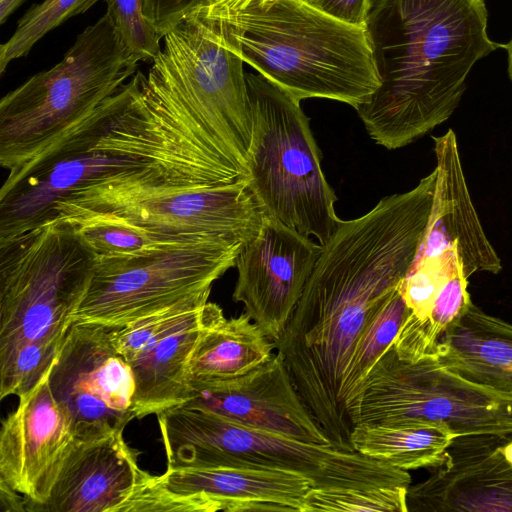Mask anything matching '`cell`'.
Wrapping results in <instances>:
<instances>
[{
  "mask_svg": "<svg viewBox=\"0 0 512 512\" xmlns=\"http://www.w3.org/2000/svg\"><path fill=\"white\" fill-rule=\"evenodd\" d=\"M503 47L507 51L508 75L512 82V38L506 45H503Z\"/></svg>",
  "mask_w": 512,
  "mask_h": 512,
  "instance_id": "8d00e7d4",
  "label": "cell"
},
{
  "mask_svg": "<svg viewBox=\"0 0 512 512\" xmlns=\"http://www.w3.org/2000/svg\"><path fill=\"white\" fill-rule=\"evenodd\" d=\"M435 357L462 378L512 395V324L473 302L442 335Z\"/></svg>",
  "mask_w": 512,
  "mask_h": 512,
  "instance_id": "7402d4cb",
  "label": "cell"
},
{
  "mask_svg": "<svg viewBox=\"0 0 512 512\" xmlns=\"http://www.w3.org/2000/svg\"><path fill=\"white\" fill-rule=\"evenodd\" d=\"M189 386L191 396L183 405L214 412L251 428L331 445L277 352L243 375L192 381Z\"/></svg>",
  "mask_w": 512,
  "mask_h": 512,
  "instance_id": "ac0fdd59",
  "label": "cell"
},
{
  "mask_svg": "<svg viewBox=\"0 0 512 512\" xmlns=\"http://www.w3.org/2000/svg\"><path fill=\"white\" fill-rule=\"evenodd\" d=\"M139 61L107 13L86 27L60 62L1 98V167L15 170L40 154L116 93Z\"/></svg>",
  "mask_w": 512,
  "mask_h": 512,
  "instance_id": "5b68a950",
  "label": "cell"
},
{
  "mask_svg": "<svg viewBox=\"0 0 512 512\" xmlns=\"http://www.w3.org/2000/svg\"><path fill=\"white\" fill-rule=\"evenodd\" d=\"M436 185L427 226L409 269L438 284L476 272L498 274L501 260L484 233L462 169L456 135L433 136Z\"/></svg>",
  "mask_w": 512,
  "mask_h": 512,
  "instance_id": "9a60e30c",
  "label": "cell"
},
{
  "mask_svg": "<svg viewBox=\"0 0 512 512\" xmlns=\"http://www.w3.org/2000/svg\"><path fill=\"white\" fill-rule=\"evenodd\" d=\"M26 0H0V24H4L10 15Z\"/></svg>",
  "mask_w": 512,
  "mask_h": 512,
  "instance_id": "d590c367",
  "label": "cell"
},
{
  "mask_svg": "<svg viewBox=\"0 0 512 512\" xmlns=\"http://www.w3.org/2000/svg\"><path fill=\"white\" fill-rule=\"evenodd\" d=\"M214 512L213 506L201 493H180L163 486L158 475L149 480L134 494L123 512Z\"/></svg>",
  "mask_w": 512,
  "mask_h": 512,
  "instance_id": "4dcf8cb0",
  "label": "cell"
},
{
  "mask_svg": "<svg viewBox=\"0 0 512 512\" xmlns=\"http://www.w3.org/2000/svg\"><path fill=\"white\" fill-rule=\"evenodd\" d=\"M275 344L246 313L221 316L201 332L188 362V381L243 375L273 355Z\"/></svg>",
  "mask_w": 512,
  "mask_h": 512,
  "instance_id": "603a6c76",
  "label": "cell"
},
{
  "mask_svg": "<svg viewBox=\"0 0 512 512\" xmlns=\"http://www.w3.org/2000/svg\"><path fill=\"white\" fill-rule=\"evenodd\" d=\"M0 506L4 512H23L26 511V498L0 481Z\"/></svg>",
  "mask_w": 512,
  "mask_h": 512,
  "instance_id": "e575fe53",
  "label": "cell"
},
{
  "mask_svg": "<svg viewBox=\"0 0 512 512\" xmlns=\"http://www.w3.org/2000/svg\"><path fill=\"white\" fill-rule=\"evenodd\" d=\"M252 1L257 2L259 5H268V4L273 3L276 0H252Z\"/></svg>",
  "mask_w": 512,
  "mask_h": 512,
  "instance_id": "74e56055",
  "label": "cell"
},
{
  "mask_svg": "<svg viewBox=\"0 0 512 512\" xmlns=\"http://www.w3.org/2000/svg\"><path fill=\"white\" fill-rule=\"evenodd\" d=\"M407 265L386 239L344 232L323 247L274 342L300 397L337 449L354 451L343 385L368 321L399 290Z\"/></svg>",
  "mask_w": 512,
  "mask_h": 512,
  "instance_id": "7a4b0ae2",
  "label": "cell"
},
{
  "mask_svg": "<svg viewBox=\"0 0 512 512\" xmlns=\"http://www.w3.org/2000/svg\"><path fill=\"white\" fill-rule=\"evenodd\" d=\"M323 13L347 24L365 26L371 0H307Z\"/></svg>",
  "mask_w": 512,
  "mask_h": 512,
  "instance_id": "d6a6232c",
  "label": "cell"
},
{
  "mask_svg": "<svg viewBox=\"0 0 512 512\" xmlns=\"http://www.w3.org/2000/svg\"><path fill=\"white\" fill-rule=\"evenodd\" d=\"M58 222L72 225L97 258L132 256L167 248L240 245L158 234L102 216Z\"/></svg>",
  "mask_w": 512,
  "mask_h": 512,
  "instance_id": "d4e9b609",
  "label": "cell"
},
{
  "mask_svg": "<svg viewBox=\"0 0 512 512\" xmlns=\"http://www.w3.org/2000/svg\"><path fill=\"white\" fill-rule=\"evenodd\" d=\"M487 25L485 0H371L380 85L356 111L376 144L402 148L450 118L473 66L503 47Z\"/></svg>",
  "mask_w": 512,
  "mask_h": 512,
  "instance_id": "6da1fadb",
  "label": "cell"
},
{
  "mask_svg": "<svg viewBox=\"0 0 512 512\" xmlns=\"http://www.w3.org/2000/svg\"><path fill=\"white\" fill-rule=\"evenodd\" d=\"M167 469L219 465L300 474L314 488L409 487L410 474L357 451L251 428L214 412L180 405L157 414Z\"/></svg>",
  "mask_w": 512,
  "mask_h": 512,
  "instance_id": "8992f818",
  "label": "cell"
},
{
  "mask_svg": "<svg viewBox=\"0 0 512 512\" xmlns=\"http://www.w3.org/2000/svg\"><path fill=\"white\" fill-rule=\"evenodd\" d=\"M252 0H210L209 3L196 11L210 19H223L242 9Z\"/></svg>",
  "mask_w": 512,
  "mask_h": 512,
  "instance_id": "836d02e7",
  "label": "cell"
},
{
  "mask_svg": "<svg viewBox=\"0 0 512 512\" xmlns=\"http://www.w3.org/2000/svg\"><path fill=\"white\" fill-rule=\"evenodd\" d=\"M48 376L19 397L0 430V481L26 498L28 512L49 498L75 440Z\"/></svg>",
  "mask_w": 512,
  "mask_h": 512,
  "instance_id": "e0dca14e",
  "label": "cell"
},
{
  "mask_svg": "<svg viewBox=\"0 0 512 512\" xmlns=\"http://www.w3.org/2000/svg\"><path fill=\"white\" fill-rule=\"evenodd\" d=\"M162 39L146 79L249 174L252 115L245 62L220 22L194 11Z\"/></svg>",
  "mask_w": 512,
  "mask_h": 512,
  "instance_id": "ba28073f",
  "label": "cell"
},
{
  "mask_svg": "<svg viewBox=\"0 0 512 512\" xmlns=\"http://www.w3.org/2000/svg\"><path fill=\"white\" fill-rule=\"evenodd\" d=\"M354 425L429 421L457 435L512 431V395L475 384L435 355L401 360L394 345L374 364L348 406Z\"/></svg>",
  "mask_w": 512,
  "mask_h": 512,
  "instance_id": "8fae6325",
  "label": "cell"
},
{
  "mask_svg": "<svg viewBox=\"0 0 512 512\" xmlns=\"http://www.w3.org/2000/svg\"><path fill=\"white\" fill-rule=\"evenodd\" d=\"M246 80L252 115L248 185L265 216L323 246L341 219L301 101L260 74L246 73Z\"/></svg>",
  "mask_w": 512,
  "mask_h": 512,
  "instance_id": "52a82bcc",
  "label": "cell"
},
{
  "mask_svg": "<svg viewBox=\"0 0 512 512\" xmlns=\"http://www.w3.org/2000/svg\"><path fill=\"white\" fill-rule=\"evenodd\" d=\"M408 488L402 486L372 488L312 487L305 496L302 512H408Z\"/></svg>",
  "mask_w": 512,
  "mask_h": 512,
  "instance_id": "f1b7e54d",
  "label": "cell"
},
{
  "mask_svg": "<svg viewBox=\"0 0 512 512\" xmlns=\"http://www.w3.org/2000/svg\"><path fill=\"white\" fill-rule=\"evenodd\" d=\"M208 299H192L111 328L116 349L133 371L136 419L157 415L190 399V355L202 330L224 315L221 307Z\"/></svg>",
  "mask_w": 512,
  "mask_h": 512,
  "instance_id": "5bb4252c",
  "label": "cell"
},
{
  "mask_svg": "<svg viewBox=\"0 0 512 512\" xmlns=\"http://www.w3.org/2000/svg\"><path fill=\"white\" fill-rule=\"evenodd\" d=\"M125 84L40 154L9 171L0 190V239L46 224L55 206L74 192L126 177L188 181L170 144Z\"/></svg>",
  "mask_w": 512,
  "mask_h": 512,
  "instance_id": "3957f363",
  "label": "cell"
},
{
  "mask_svg": "<svg viewBox=\"0 0 512 512\" xmlns=\"http://www.w3.org/2000/svg\"><path fill=\"white\" fill-rule=\"evenodd\" d=\"M210 0H143V13L159 37L169 32L186 15L205 7Z\"/></svg>",
  "mask_w": 512,
  "mask_h": 512,
  "instance_id": "1f68e13d",
  "label": "cell"
},
{
  "mask_svg": "<svg viewBox=\"0 0 512 512\" xmlns=\"http://www.w3.org/2000/svg\"><path fill=\"white\" fill-rule=\"evenodd\" d=\"M138 455L123 431L75 439L49 498L36 512H123L151 476L139 467Z\"/></svg>",
  "mask_w": 512,
  "mask_h": 512,
  "instance_id": "ffe728a7",
  "label": "cell"
},
{
  "mask_svg": "<svg viewBox=\"0 0 512 512\" xmlns=\"http://www.w3.org/2000/svg\"><path fill=\"white\" fill-rule=\"evenodd\" d=\"M321 251L310 237L268 216L240 249L233 300L271 341L281 337Z\"/></svg>",
  "mask_w": 512,
  "mask_h": 512,
  "instance_id": "2e32d148",
  "label": "cell"
},
{
  "mask_svg": "<svg viewBox=\"0 0 512 512\" xmlns=\"http://www.w3.org/2000/svg\"><path fill=\"white\" fill-rule=\"evenodd\" d=\"M66 335L0 344V397H21L51 371Z\"/></svg>",
  "mask_w": 512,
  "mask_h": 512,
  "instance_id": "484cf974",
  "label": "cell"
},
{
  "mask_svg": "<svg viewBox=\"0 0 512 512\" xmlns=\"http://www.w3.org/2000/svg\"><path fill=\"white\" fill-rule=\"evenodd\" d=\"M408 311L398 290L366 324L356 344L344 380L343 396L347 411L350 402L374 364L394 342Z\"/></svg>",
  "mask_w": 512,
  "mask_h": 512,
  "instance_id": "4316f807",
  "label": "cell"
},
{
  "mask_svg": "<svg viewBox=\"0 0 512 512\" xmlns=\"http://www.w3.org/2000/svg\"><path fill=\"white\" fill-rule=\"evenodd\" d=\"M98 1L107 4L106 13L124 45L140 61H153L161 50V38L145 19L143 0H87L83 13Z\"/></svg>",
  "mask_w": 512,
  "mask_h": 512,
  "instance_id": "f546056e",
  "label": "cell"
},
{
  "mask_svg": "<svg viewBox=\"0 0 512 512\" xmlns=\"http://www.w3.org/2000/svg\"><path fill=\"white\" fill-rule=\"evenodd\" d=\"M243 245L167 248L97 258L73 320L109 328L209 297L213 283L235 267Z\"/></svg>",
  "mask_w": 512,
  "mask_h": 512,
  "instance_id": "7c38bea8",
  "label": "cell"
},
{
  "mask_svg": "<svg viewBox=\"0 0 512 512\" xmlns=\"http://www.w3.org/2000/svg\"><path fill=\"white\" fill-rule=\"evenodd\" d=\"M86 1L44 0L33 4L18 20L10 39L0 46V75L11 61L26 57L48 32L69 18L82 14Z\"/></svg>",
  "mask_w": 512,
  "mask_h": 512,
  "instance_id": "83f0119b",
  "label": "cell"
},
{
  "mask_svg": "<svg viewBox=\"0 0 512 512\" xmlns=\"http://www.w3.org/2000/svg\"><path fill=\"white\" fill-rule=\"evenodd\" d=\"M96 263L68 223L0 239V344L65 335Z\"/></svg>",
  "mask_w": 512,
  "mask_h": 512,
  "instance_id": "9c48e42d",
  "label": "cell"
},
{
  "mask_svg": "<svg viewBox=\"0 0 512 512\" xmlns=\"http://www.w3.org/2000/svg\"><path fill=\"white\" fill-rule=\"evenodd\" d=\"M457 436L447 425L429 421L354 425L350 442L354 451L401 470L439 466Z\"/></svg>",
  "mask_w": 512,
  "mask_h": 512,
  "instance_id": "cb8c5ba5",
  "label": "cell"
},
{
  "mask_svg": "<svg viewBox=\"0 0 512 512\" xmlns=\"http://www.w3.org/2000/svg\"><path fill=\"white\" fill-rule=\"evenodd\" d=\"M48 381L76 440L124 431L136 419L133 371L109 327L74 321Z\"/></svg>",
  "mask_w": 512,
  "mask_h": 512,
  "instance_id": "4fadbf2b",
  "label": "cell"
},
{
  "mask_svg": "<svg viewBox=\"0 0 512 512\" xmlns=\"http://www.w3.org/2000/svg\"><path fill=\"white\" fill-rule=\"evenodd\" d=\"M215 20L245 63L299 101L325 98L357 109L380 85L366 27L339 21L307 0L251 1Z\"/></svg>",
  "mask_w": 512,
  "mask_h": 512,
  "instance_id": "277c9868",
  "label": "cell"
},
{
  "mask_svg": "<svg viewBox=\"0 0 512 512\" xmlns=\"http://www.w3.org/2000/svg\"><path fill=\"white\" fill-rule=\"evenodd\" d=\"M498 441L457 435L430 476L409 486L408 512H512V462Z\"/></svg>",
  "mask_w": 512,
  "mask_h": 512,
  "instance_id": "d6986e66",
  "label": "cell"
},
{
  "mask_svg": "<svg viewBox=\"0 0 512 512\" xmlns=\"http://www.w3.org/2000/svg\"><path fill=\"white\" fill-rule=\"evenodd\" d=\"M158 480L175 492L201 493L214 512H302L313 487L300 474L231 465L166 469Z\"/></svg>",
  "mask_w": 512,
  "mask_h": 512,
  "instance_id": "44dd1931",
  "label": "cell"
},
{
  "mask_svg": "<svg viewBox=\"0 0 512 512\" xmlns=\"http://www.w3.org/2000/svg\"><path fill=\"white\" fill-rule=\"evenodd\" d=\"M93 216L173 237L241 245L259 232L265 217L248 182L217 188L107 182L60 201L47 223Z\"/></svg>",
  "mask_w": 512,
  "mask_h": 512,
  "instance_id": "30bf717a",
  "label": "cell"
}]
</instances>
